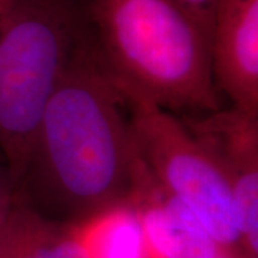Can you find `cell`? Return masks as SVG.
Wrapping results in <instances>:
<instances>
[{
    "label": "cell",
    "instance_id": "10",
    "mask_svg": "<svg viewBox=\"0 0 258 258\" xmlns=\"http://www.w3.org/2000/svg\"><path fill=\"white\" fill-rule=\"evenodd\" d=\"M171 2L186 17L191 19L192 23L208 38L211 44L213 25L220 0H171Z\"/></svg>",
    "mask_w": 258,
    "mask_h": 258
},
{
    "label": "cell",
    "instance_id": "5",
    "mask_svg": "<svg viewBox=\"0 0 258 258\" xmlns=\"http://www.w3.org/2000/svg\"><path fill=\"white\" fill-rule=\"evenodd\" d=\"M184 122L227 171L239 251L245 258H258V128L253 117L232 108L188 117Z\"/></svg>",
    "mask_w": 258,
    "mask_h": 258
},
{
    "label": "cell",
    "instance_id": "11",
    "mask_svg": "<svg viewBox=\"0 0 258 258\" xmlns=\"http://www.w3.org/2000/svg\"><path fill=\"white\" fill-rule=\"evenodd\" d=\"M215 258H245L239 251L225 249V247H220L219 252Z\"/></svg>",
    "mask_w": 258,
    "mask_h": 258
},
{
    "label": "cell",
    "instance_id": "14",
    "mask_svg": "<svg viewBox=\"0 0 258 258\" xmlns=\"http://www.w3.org/2000/svg\"><path fill=\"white\" fill-rule=\"evenodd\" d=\"M253 121H254V123H256L257 128H258V114L256 116H253Z\"/></svg>",
    "mask_w": 258,
    "mask_h": 258
},
{
    "label": "cell",
    "instance_id": "2",
    "mask_svg": "<svg viewBox=\"0 0 258 258\" xmlns=\"http://www.w3.org/2000/svg\"><path fill=\"white\" fill-rule=\"evenodd\" d=\"M98 53L121 85L171 112L220 110L211 44L171 0H93Z\"/></svg>",
    "mask_w": 258,
    "mask_h": 258
},
{
    "label": "cell",
    "instance_id": "16",
    "mask_svg": "<svg viewBox=\"0 0 258 258\" xmlns=\"http://www.w3.org/2000/svg\"><path fill=\"white\" fill-rule=\"evenodd\" d=\"M257 114H258V112H257Z\"/></svg>",
    "mask_w": 258,
    "mask_h": 258
},
{
    "label": "cell",
    "instance_id": "1",
    "mask_svg": "<svg viewBox=\"0 0 258 258\" xmlns=\"http://www.w3.org/2000/svg\"><path fill=\"white\" fill-rule=\"evenodd\" d=\"M137 157L124 89L99 53L73 50L14 201L49 221L74 225L127 200Z\"/></svg>",
    "mask_w": 258,
    "mask_h": 258
},
{
    "label": "cell",
    "instance_id": "7",
    "mask_svg": "<svg viewBox=\"0 0 258 258\" xmlns=\"http://www.w3.org/2000/svg\"><path fill=\"white\" fill-rule=\"evenodd\" d=\"M218 91L232 108L258 112V0H220L211 36Z\"/></svg>",
    "mask_w": 258,
    "mask_h": 258
},
{
    "label": "cell",
    "instance_id": "4",
    "mask_svg": "<svg viewBox=\"0 0 258 258\" xmlns=\"http://www.w3.org/2000/svg\"><path fill=\"white\" fill-rule=\"evenodd\" d=\"M122 88L138 151L156 179L195 214L221 247L239 251L233 190L221 161L184 120Z\"/></svg>",
    "mask_w": 258,
    "mask_h": 258
},
{
    "label": "cell",
    "instance_id": "3",
    "mask_svg": "<svg viewBox=\"0 0 258 258\" xmlns=\"http://www.w3.org/2000/svg\"><path fill=\"white\" fill-rule=\"evenodd\" d=\"M70 16L48 0H22L0 19V151L15 189L42 117L72 56Z\"/></svg>",
    "mask_w": 258,
    "mask_h": 258
},
{
    "label": "cell",
    "instance_id": "9",
    "mask_svg": "<svg viewBox=\"0 0 258 258\" xmlns=\"http://www.w3.org/2000/svg\"><path fill=\"white\" fill-rule=\"evenodd\" d=\"M73 226L90 258H151L140 220L128 200L105 206Z\"/></svg>",
    "mask_w": 258,
    "mask_h": 258
},
{
    "label": "cell",
    "instance_id": "8",
    "mask_svg": "<svg viewBox=\"0 0 258 258\" xmlns=\"http://www.w3.org/2000/svg\"><path fill=\"white\" fill-rule=\"evenodd\" d=\"M0 258H90L73 225L60 230L53 221L15 202L3 226Z\"/></svg>",
    "mask_w": 258,
    "mask_h": 258
},
{
    "label": "cell",
    "instance_id": "13",
    "mask_svg": "<svg viewBox=\"0 0 258 258\" xmlns=\"http://www.w3.org/2000/svg\"><path fill=\"white\" fill-rule=\"evenodd\" d=\"M12 206V205H11ZM10 206V207H11ZM10 207H2L0 206V244H2V235H3V226H4V220L6 214H8Z\"/></svg>",
    "mask_w": 258,
    "mask_h": 258
},
{
    "label": "cell",
    "instance_id": "6",
    "mask_svg": "<svg viewBox=\"0 0 258 258\" xmlns=\"http://www.w3.org/2000/svg\"><path fill=\"white\" fill-rule=\"evenodd\" d=\"M127 200L137 212L151 258H215L220 245L195 214L170 195L137 158Z\"/></svg>",
    "mask_w": 258,
    "mask_h": 258
},
{
    "label": "cell",
    "instance_id": "15",
    "mask_svg": "<svg viewBox=\"0 0 258 258\" xmlns=\"http://www.w3.org/2000/svg\"><path fill=\"white\" fill-rule=\"evenodd\" d=\"M0 2H2V0H0Z\"/></svg>",
    "mask_w": 258,
    "mask_h": 258
},
{
    "label": "cell",
    "instance_id": "12",
    "mask_svg": "<svg viewBox=\"0 0 258 258\" xmlns=\"http://www.w3.org/2000/svg\"><path fill=\"white\" fill-rule=\"evenodd\" d=\"M12 201H14V200L10 198L8 192L0 189V206H3V207H9V206L12 205Z\"/></svg>",
    "mask_w": 258,
    "mask_h": 258
}]
</instances>
